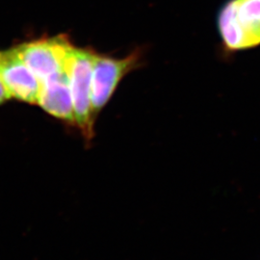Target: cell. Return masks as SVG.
Masks as SVG:
<instances>
[{"instance_id":"5b68a950","label":"cell","mask_w":260,"mask_h":260,"mask_svg":"<svg viewBox=\"0 0 260 260\" xmlns=\"http://www.w3.org/2000/svg\"><path fill=\"white\" fill-rule=\"evenodd\" d=\"M0 78L11 98L23 103L38 104L41 82L16 47L0 50Z\"/></svg>"},{"instance_id":"8992f818","label":"cell","mask_w":260,"mask_h":260,"mask_svg":"<svg viewBox=\"0 0 260 260\" xmlns=\"http://www.w3.org/2000/svg\"><path fill=\"white\" fill-rule=\"evenodd\" d=\"M38 104L51 116L75 125L70 71L41 84Z\"/></svg>"},{"instance_id":"277c9868","label":"cell","mask_w":260,"mask_h":260,"mask_svg":"<svg viewBox=\"0 0 260 260\" xmlns=\"http://www.w3.org/2000/svg\"><path fill=\"white\" fill-rule=\"evenodd\" d=\"M142 53L133 51L122 59L99 54L93 51L92 106L94 116L109 102L121 79L141 65Z\"/></svg>"},{"instance_id":"6da1fadb","label":"cell","mask_w":260,"mask_h":260,"mask_svg":"<svg viewBox=\"0 0 260 260\" xmlns=\"http://www.w3.org/2000/svg\"><path fill=\"white\" fill-rule=\"evenodd\" d=\"M218 28L230 50L260 45V0H231L218 17Z\"/></svg>"},{"instance_id":"52a82bcc","label":"cell","mask_w":260,"mask_h":260,"mask_svg":"<svg viewBox=\"0 0 260 260\" xmlns=\"http://www.w3.org/2000/svg\"><path fill=\"white\" fill-rule=\"evenodd\" d=\"M9 99H11L9 93L7 92L4 84L2 83L1 78H0V105L2 103H6Z\"/></svg>"},{"instance_id":"3957f363","label":"cell","mask_w":260,"mask_h":260,"mask_svg":"<svg viewBox=\"0 0 260 260\" xmlns=\"http://www.w3.org/2000/svg\"><path fill=\"white\" fill-rule=\"evenodd\" d=\"M93 51L89 48L75 47L70 62V79L73 95L75 125L87 141L94 135L95 116L92 106V75Z\"/></svg>"},{"instance_id":"7a4b0ae2","label":"cell","mask_w":260,"mask_h":260,"mask_svg":"<svg viewBox=\"0 0 260 260\" xmlns=\"http://www.w3.org/2000/svg\"><path fill=\"white\" fill-rule=\"evenodd\" d=\"M75 47L68 36L58 35L23 43L16 49L42 84L70 71Z\"/></svg>"}]
</instances>
